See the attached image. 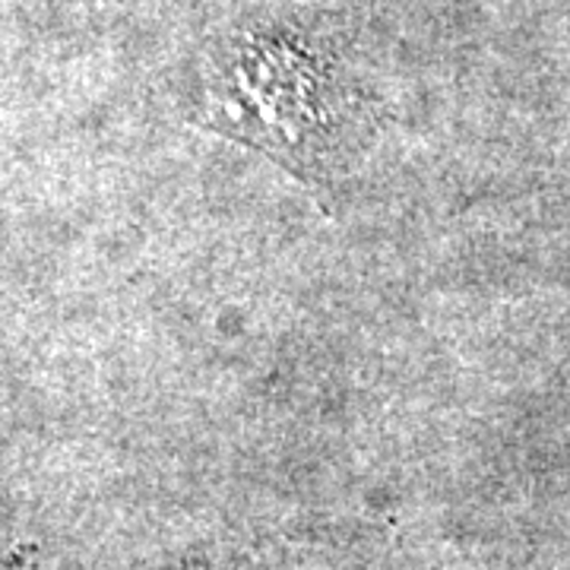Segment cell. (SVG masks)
I'll use <instances>...</instances> for the list:
<instances>
[{
	"instance_id": "obj_1",
	"label": "cell",
	"mask_w": 570,
	"mask_h": 570,
	"mask_svg": "<svg viewBox=\"0 0 570 570\" xmlns=\"http://www.w3.org/2000/svg\"><path fill=\"white\" fill-rule=\"evenodd\" d=\"M200 127L257 146L307 187H326L362 134L367 99L326 22L254 20L213 41Z\"/></svg>"
}]
</instances>
